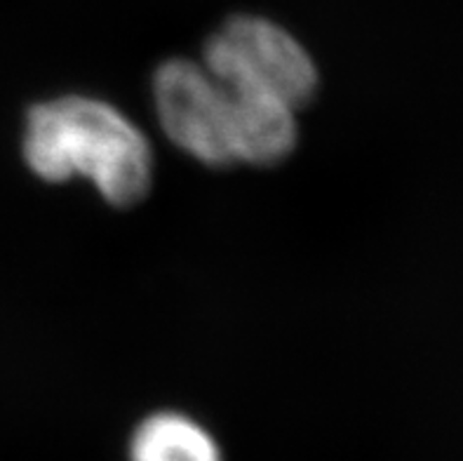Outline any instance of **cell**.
Masks as SVG:
<instances>
[{
	"label": "cell",
	"instance_id": "277c9868",
	"mask_svg": "<svg viewBox=\"0 0 463 461\" xmlns=\"http://www.w3.org/2000/svg\"><path fill=\"white\" fill-rule=\"evenodd\" d=\"M226 137L235 163L270 168L282 163L297 147V109L273 94L229 90Z\"/></svg>",
	"mask_w": 463,
	"mask_h": 461
},
{
	"label": "cell",
	"instance_id": "6da1fadb",
	"mask_svg": "<svg viewBox=\"0 0 463 461\" xmlns=\"http://www.w3.org/2000/svg\"><path fill=\"white\" fill-rule=\"evenodd\" d=\"M24 163L38 179L85 177L113 207H132L151 191L153 151L123 111L97 97L38 101L24 120Z\"/></svg>",
	"mask_w": 463,
	"mask_h": 461
},
{
	"label": "cell",
	"instance_id": "7a4b0ae2",
	"mask_svg": "<svg viewBox=\"0 0 463 461\" xmlns=\"http://www.w3.org/2000/svg\"><path fill=\"white\" fill-rule=\"evenodd\" d=\"M203 66L229 90H254L288 101L297 111L316 100L320 73L289 31L254 14H238L212 35Z\"/></svg>",
	"mask_w": 463,
	"mask_h": 461
},
{
	"label": "cell",
	"instance_id": "3957f363",
	"mask_svg": "<svg viewBox=\"0 0 463 461\" xmlns=\"http://www.w3.org/2000/svg\"><path fill=\"white\" fill-rule=\"evenodd\" d=\"M153 104L167 139L207 168H229L226 88L203 64L167 59L153 76Z\"/></svg>",
	"mask_w": 463,
	"mask_h": 461
},
{
	"label": "cell",
	"instance_id": "5b68a950",
	"mask_svg": "<svg viewBox=\"0 0 463 461\" xmlns=\"http://www.w3.org/2000/svg\"><path fill=\"white\" fill-rule=\"evenodd\" d=\"M129 461H223L222 447L194 417L156 412L129 438Z\"/></svg>",
	"mask_w": 463,
	"mask_h": 461
}]
</instances>
